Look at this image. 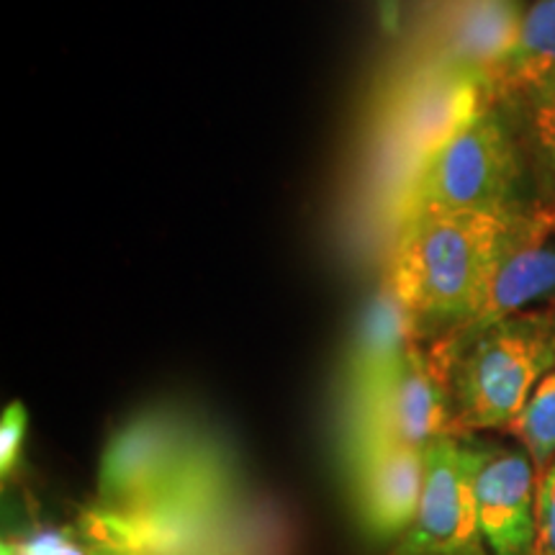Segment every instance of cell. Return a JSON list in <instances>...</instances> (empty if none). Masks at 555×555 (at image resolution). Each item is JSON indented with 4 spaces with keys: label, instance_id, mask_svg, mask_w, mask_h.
Returning <instances> with one entry per match:
<instances>
[{
    "label": "cell",
    "instance_id": "277c9868",
    "mask_svg": "<svg viewBox=\"0 0 555 555\" xmlns=\"http://www.w3.org/2000/svg\"><path fill=\"white\" fill-rule=\"evenodd\" d=\"M448 360L455 437L509 427L555 371V307L525 311L457 343H429Z\"/></svg>",
    "mask_w": 555,
    "mask_h": 555
},
{
    "label": "cell",
    "instance_id": "e0dca14e",
    "mask_svg": "<svg viewBox=\"0 0 555 555\" xmlns=\"http://www.w3.org/2000/svg\"><path fill=\"white\" fill-rule=\"evenodd\" d=\"M26 555H114L103 547L82 540L75 527L57 525H34L18 532Z\"/></svg>",
    "mask_w": 555,
    "mask_h": 555
},
{
    "label": "cell",
    "instance_id": "7c38bea8",
    "mask_svg": "<svg viewBox=\"0 0 555 555\" xmlns=\"http://www.w3.org/2000/svg\"><path fill=\"white\" fill-rule=\"evenodd\" d=\"M545 307H555V232L538 234L512 249L486 281L466 324L442 339L457 343L502 319Z\"/></svg>",
    "mask_w": 555,
    "mask_h": 555
},
{
    "label": "cell",
    "instance_id": "4fadbf2b",
    "mask_svg": "<svg viewBox=\"0 0 555 555\" xmlns=\"http://www.w3.org/2000/svg\"><path fill=\"white\" fill-rule=\"evenodd\" d=\"M416 345L412 319L391 286L380 288L365 309L343 371V404L363 399L393 376L409 347Z\"/></svg>",
    "mask_w": 555,
    "mask_h": 555
},
{
    "label": "cell",
    "instance_id": "d6986e66",
    "mask_svg": "<svg viewBox=\"0 0 555 555\" xmlns=\"http://www.w3.org/2000/svg\"><path fill=\"white\" fill-rule=\"evenodd\" d=\"M532 555H555V461L538 481V540Z\"/></svg>",
    "mask_w": 555,
    "mask_h": 555
},
{
    "label": "cell",
    "instance_id": "8fae6325",
    "mask_svg": "<svg viewBox=\"0 0 555 555\" xmlns=\"http://www.w3.org/2000/svg\"><path fill=\"white\" fill-rule=\"evenodd\" d=\"M358 530L373 545H397L414 525L425 491V448L384 446L343 463Z\"/></svg>",
    "mask_w": 555,
    "mask_h": 555
},
{
    "label": "cell",
    "instance_id": "2e32d148",
    "mask_svg": "<svg viewBox=\"0 0 555 555\" xmlns=\"http://www.w3.org/2000/svg\"><path fill=\"white\" fill-rule=\"evenodd\" d=\"M506 429L517 437L543 476L555 461V371L540 380L530 401Z\"/></svg>",
    "mask_w": 555,
    "mask_h": 555
},
{
    "label": "cell",
    "instance_id": "3957f363",
    "mask_svg": "<svg viewBox=\"0 0 555 555\" xmlns=\"http://www.w3.org/2000/svg\"><path fill=\"white\" fill-rule=\"evenodd\" d=\"M75 532L114 555H288V527L249 491L78 512Z\"/></svg>",
    "mask_w": 555,
    "mask_h": 555
},
{
    "label": "cell",
    "instance_id": "9c48e42d",
    "mask_svg": "<svg viewBox=\"0 0 555 555\" xmlns=\"http://www.w3.org/2000/svg\"><path fill=\"white\" fill-rule=\"evenodd\" d=\"M425 463L420 512L388 555H491L478 527L474 442L440 437L425 448Z\"/></svg>",
    "mask_w": 555,
    "mask_h": 555
},
{
    "label": "cell",
    "instance_id": "8992f818",
    "mask_svg": "<svg viewBox=\"0 0 555 555\" xmlns=\"http://www.w3.org/2000/svg\"><path fill=\"white\" fill-rule=\"evenodd\" d=\"M440 437H455V406L450 365L433 345L409 347L391 378L339 414L343 463L384 446L427 448Z\"/></svg>",
    "mask_w": 555,
    "mask_h": 555
},
{
    "label": "cell",
    "instance_id": "7a4b0ae2",
    "mask_svg": "<svg viewBox=\"0 0 555 555\" xmlns=\"http://www.w3.org/2000/svg\"><path fill=\"white\" fill-rule=\"evenodd\" d=\"M494 103L491 82L474 69L393 60L371 119L365 204L373 224L388 232L422 165Z\"/></svg>",
    "mask_w": 555,
    "mask_h": 555
},
{
    "label": "cell",
    "instance_id": "5bb4252c",
    "mask_svg": "<svg viewBox=\"0 0 555 555\" xmlns=\"http://www.w3.org/2000/svg\"><path fill=\"white\" fill-rule=\"evenodd\" d=\"M522 152L532 196L555 206V78L496 101Z\"/></svg>",
    "mask_w": 555,
    "mask_h": 555
},
{
    "label": "cell",
    "instance_id": "5b68a950",
    "mask_svg": "<svg viewBox=\"0 0 555 555\" xmlns=\"http://www.w3.org/2000/svg\"><path fill=\"white\" fill-rule=\"evenodd\" d=\"M527 185L515 131L494 103L422 165L393 211L388 234L393 237L420 219L499 211L535 201L527 198Z\"/></svg>",
    "mask_w": 555,
    "mask_h": 555
},
{
    "label": "cell",
    "instance_id": "ba28073f",
    "mask_svg": "<svg viewBox=\"0 0 555 555\" xmlns=\"http://www.w3.org/2000/svg\"><path fill=\"white\" fill-rule=\"evenodd\" d=\"M522 21V0H420L397 60L474 69L494 88Z\"/></svg>",
    "mask_w": 555,
    "mask_h": 555
},
{
    "label": "cell",
    "instance_id": "6da1fadb",
    "mask_svg": "<svg viewBox=\"0 0 555 555\" xmlns=\"http://www.w3.org/2000/svg\"><path fill=\"white\" fill-rule=\"evenodd\" d=\"M545 232H555V206L538 198L401 227L391 237L386 283L412 319L416 343H437L461 330L499 262Z\"/></svg>",
    "mask_w": 555,
    "mask_h": 555
},
{
    "label": "cell",
    "instance_id": "9a60e30c",
    "mask_svg": "<svg viewBox=\"0 0 555 555\" xmlns=\"http://www.w3.org/2000/svg\"><path fill=\"white\" fill-rule=\"evenodd\" d=\"M555 78V0H532L525 11L522 34L494 80V101Z\"/></svg>",
    "mask_w": 555,
    "mask_h": 555
},
{
    "label": "cell",
    "instance_id": "ffe728a7",
    "mask_svg": "<svg viewBox=\"0 0 555 555\" xmlns=\"http://www.w3.org/2000/svg\"><path fill=\"white\" fill-rule=\"evenodd\" d=\"M0 555H26L24 545H21V540L16 532H11V535H3V545H0Z\"/></svg>",
    "mask_w": 555,
    "mask_h": 555
},
{
    "label": "cell",
    "instance_id": "30bf717a",
    "mask_svg": "<svg viewBox=\"0 0 555 555\" xmlns=\"http://www.w3.org/2000/svg\"><path fill=\"white\" fill-rule=\"evenodd\" d=\"M474 442V496L491 555H532L538 540L540 474L525 448Z\"/></svg>",
    "mask_w": 555,
    "mask_h": 555
},
{
    "label": "cell",
    "instance_id": "ac0fdd59",
    "mask_svg": "<svg viewBox=\"0 0 555 555\" xmlns=\"http://www.w3.org/2000/svg\"><path fill=\"white\" fill-rule=\"evenodd\" d=\"M26 429H29V412L21 401H13L3 409L0 420V478L9 483V478L16 474L21 453H24Z\"/></svg>",
    "mask_w": 555,
    "mask_h": 555
},
{
    "label": "cell",
    "instance_id": "52a82bcc",
    "mask_svg": "<svg viewBox=\"0 0 555 555\" xmlns=\"http://www.w3.org/2000/svg\"><path fill=\"white\" fill-rule=\"evenodd\" d=\"M219 442L221 437L185 409H142L103 448L93 502L111 509L152 502L193 474Z\"/></svg>",
    "mask_w": 555,
    "mask_h": 555
}]
</instances>
